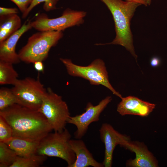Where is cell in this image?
I'll list each match as a JSON object with an SVG mask.
<instances>
[{"mask_svg": "<svg viewBox=\"0 0 167 167\" xmlns=\"http://www.w3.org/2000/svg\"><path fill=\"white\" fill-rule=\"evenodd\" d=\"M99 131L100 139L105 146V156L102 163L104 167H111L115 147L118 144L123 147L126 143L130 140V138L120 133L107 123H103Z\"/></svg>", "mask_w": 167, "mask_h": 167, "instance_id": "30bf717a", "label": "cell"}, {"mask_svg": "<svg viewBox=\"0 0 167 167\" xmlns=\"http://www.w3.org/2000/svg\"><path fill=\"white\" fill-rule=\"evenodd\" d=\"M123 147L135 154V159L127 161V166L133 167L158 166V162L156 159L144 144L130 140L126 143Z\"/></svg>", "mask_w": 167, "mask_h": 167, "instance_id": "7c38bea8", "label": "cell"}, {"mask_svg": "<svg viewBox=\"0 0 167 167\" xmlns=\"http://www.w3.org/2000/svg\"><path fill=\"white\" fill-rule=\"evenodd\" d=\"M110 11L114 21L116 36L110 43L96 45H118L124 47L136 59L130 22L136 8L141 4L122 0H100Z\"/></svg>", "mask_w": 167, "mask_h": 167, "instance_id": "7a4b0ae2", "label": "cell"}, {"mask_svg": "<svg viewBox=\"0 0 167 167\" xmlns=\"http://www.w3.org/2000/svg\"><path fill=\"white\" fill-rule=\"evenodd\" d=\"M18 6L22 14L26 11L33 0H10Z\"/></svg>", "mask_w": 167, "mask_h": 167, "instance_id": "603a6c76", "label": "cell"}, {"mask_svg": "<svg viewBox=\"0 0 167 167\" xmlns=\"http://www.w3.org/2000/svg\"><path fill=\"white\" fill-rule=\"evenodd\" d=\"M63 36L61 31H39L33 34L18 53L21 61L28 63L44 61L50 49Z\"/></svg>", "mask_w": 167, "mask_h": 167, "instance_id": "3957f363", "label": "cell"}, {"mask_svg": "<svg viewBox=\"0 0 167 167\" xmlns=\"http://www.w3.org/2000/svg\"><path fill=\"white\" fill-rule=\"evenodd\" d=\"M39 142L13 137L5 143L16 153L18 156L28 157L36 153Z\"/></svg>", "mask_w": 167, "mask_h": 167, "instance_id": "9a60e30c", "label": "cell"}, {"mask_svg": "<svg viewBox=\"0 0 167 167\" xmlns=\"http://www.w3.org/2000/svg\"><path fill=\"white\" fill-rule=\"evenodd\" d=\"M33 64L34 67L37 71L40 72H44V66L42 62L37 61Z\"/></svg>", "mask_w": 167, "mask_h": 167, "instance_id": "d4e9b609", "label": "cell"}, {"mask_svg": "<svg viewBox=\"0 0 167 167\" xmlns=\"http://www.w3.org/2000/svg\"><path fill=\"white\" fill-rule=\"evenodd\" d=\"M11 88L17 100V104L32 110L39 111L47 89L37 79L27 77L18 79Z\"/></svg>", "mask_w": 167, "mask_h": 167, "instance_id": "8992f818", "label": "cell"}, {"mask_svg": "<svg viewBox=\"0 0 167 167\" xmlns=\"http://www.w3.org/2000/svg\"><path fill=\"white\" fill-rule=\"evenodd\" d=\"M18 10L16 8L0 7V16H4L14 14H17Z\"/></svg>", "mask_w": 167, "mask_h": 167, "instance_id": "cb8c5ba5", "label": "cell"}, {"mask_svg": "<svg viewBox=\"0 0 167 167\" xmlns=\"http://www.w3.org/2000/svg\"><path fill=\"white\" fill-rule=\"evenodd\" d=\"M18 155L5 143L0 142V167H10Z\"/></svg>", "mask_w": 167, "mask_h": 167, "instance_id": "d6986e66", "label": "cell"}, {"mask_svg": "<svg viewBox=\"0 0 167 167\" xmlns=\"http://www.w3.org/2000/svg\"><path fill=\"white\" fill-rule=\"evenodd\" d=\"M59 0H33L26 11L22 15V18L27 17L33 9L40 3L44 2L43 9L46 11H49L55 9L56 5Z\"/></svg>", "mask_w": 167, "mask_h": 167, "instance_id": "44dd1931", "label": "cell"}, {"mask_svg": "<svg viewBox=\"0 0 167 167\" xmlns=\"http://www.w3.org/2000/svg\"><path fill=\"white\" fill-rule=\"evenodd\" d=\"M31 21H26L21 28L5 40L0 43V60L13 64L21 61L15 51L17 43L25 32L32 28Z\"/></svg>", "mask_w": 167, "mask_h": 167, "instance_id": "8fae6325", "label": "cell"}, {"mask_svg": "<svg viewBox=\"0 0 167 167\" xmlns=\"http://www.w3.org/2000/svg\"><path fill=\"white\" fill-rule=\"evenodd\" d=\"M13 64L0 60V84L14 85L17 81L18 74Z\"/></svg>", "mask_w": 167, "mask_h": 167, "instance_id": "e0dca14e", "label": "cell"}, {"mask_svg": "<svg viewBox=\"0 0 167 167\" xmlns=\"http://www.w3.org/2000/svg\"><path fill=\"white\" fill-rule=\"evenodd\" d=\"M17 104L16 97L11 89L2 87L0 89V111Z\"/></svg>", "mask_w": 167, "mask_h": 167, "instance_id": "ffe728a7", "label": "cell"}, {"mask_svg": "<svg viewBox=\"0 0 167 167\" xmlns=\"http://www.w3.org/2000/svg\"><path fill=\"white\" fill-rule=\"evenodd\" d=\"M125 1L130 2H134L139 3L141 5H143L146 6H147L146 0H125Z\"/></svg>", "mask_w": 167, "mask_h": 167, "instance_id": "4316f807", "label": "cell"}, {"mask_svg": "<svg viewBox=\"0 0 167 167\" xmlns=\"http://www.w3.org/2000/svg\"><path fill=\"white\" fill-rule=\"evenodd\" d=\"M152 0H146V2L147 5H150Z\"/></svg>", "mask_w": 167, "mask_h": 167, "instance_id": "83f0119b", "label": "cell"}, {"mask_svg": "<svg viewBox=\"0 0 167 167\" xmlns=\"http://www.w3.org/2000/svg\"><path fill=\"white\" fill-rule=\"evenodd\" d=\"M118 104V112L121 115H135L146 117L153 111L156 105L134 96L122 97Z\"/></svg>", "mask_w": 167, "mask_h": 167, "instance_id": "4fadbf2b", "label": "cell"}, {"mask_svg": "<svg viewBox=\"0 0 167 167\" xmlns=\"http://www.w3.org/2000/svg\"><path fill=\"white\" fill-rule=\"evenodd\" d=\"M60 60L70 75L87 79L92 85H102L110 90L114 94L121 98L122 97L109 83L105 63L102 59H96L86 66L75 64L69 59L60 58Z\"/></svg>", "mask_w": 167, "mask_h": 167, "instance_id": "5b68a950", "label": "cell"}, {"mask_svg": "<svg viewBox=\"0 0 167 167\" xmlns=\"http://www.w3.org/2000/svg\"><path fill=\"white\" fill-rule=\"evenodd\" d=\"M86 15L84 11L67 8L61 16L55 18H49L44 13L39 14L31 24L32 28L39 31H62L83 23Z\"/></svg>", "mask_w": 167, "mask_h": 167, "instance_id": "ba28073f", "label": "cell"}, {"mask_svg": "<svg viewBox=\"0 0 167 167\" xmlns=\"http://www.w3.org/2000/svg\"><path fill=\"white\" fill-rule=\"evenodd\" d=\"M0 115L11 126L13 137L40 142L53 130L41 112L17 104L0 110Z\"/></svg>", "mask_w": 167, "mask_h": 167, "instance_id": "6da1fadb", "label": "cell"}, {"mask_svg": "<svg viewBox=\"0 0 167 167\" xmlns=\"http://www.w3.org/2000/svg\"><path fill=\"white\" fill-rule=\"evenodd\" d=\"M69 143L76 157L75 161L71 167H104L103 163L94 159L83 141L81 139H71Z\"/></svg>", "mask_w": 167, "mask_h": 167, "instance_id": "5bb4252c", "label": "cell"}, {"mask_svg": "<svg viewBox=\"0 0 167 167\" xmlns=\"http://www.w3.org/2000/svg\"><path fill=\"white\" fill-rule=\"evenodd\" d=\"M46 158V156L36 154L28 157L18 156L10 167H38Z\"/></svg>", "mask_w": 167, "mask_h": 167, "instance_id": "ac0fdd59", "label": "cell"}, {"mask_svg": "<svg viewBox=\"0 0 167 167\" xmlns=\"http://www.w3.org/2000/svg\"><path fill=\"white\" fill-rule=\"evenodd\" d=\"M112 100L111 96H107L96 105L89 102L84 112L75 116H70L67 123L76 126L77 129L74 133L76 139H81L86 133L89 125L93 122L99 121L101 114Z\"/></svg>", "mask_w": 167, "mask_h": 167, "instance_id": "9c48e42d", "label": "cell"}, {"mask_svg": "<svg viewBox=\"0 0 167 167\" xmlns=\"http://www.w3.org/2000/svg\"><path fill=\"white\" fill-rule=\"evenodd\" d=\"M71 137L66 128L61 132H50L40 141L36 154L62 159L71 167L76 159L69 143Z\"/></svg>", "mask_w": 167, "mask_h": 167, "instance_id": "277c9868", "label": "cell"}, {"mask_svg": "<svg viewBox=\"0 0 167 167\" xmlns=\"http://www.w3.org/2000/svg\"><path fill=\"white\" fill-rule=\"evenodd\" d=\"M22 26L21 19L17 14L0 16V43L17 31Z\"/></svg>", "mask_w": 167, "mask_h": 167, "instance_id": "2e32d148", "label": "cell"}, {"mask_svg": "<svg viewBox=\"0 0 167 167\" xmlns=\"http://www.w3.org/2000/svg\"><path fill=\"white\" fill-rule=\"evenodd\" d=\"M160 63V59L156 57L152 58L150 61V64L153 67H156L158 66Z\"/></svg>", "mask_w": 167, "mask_h": 167, "instance_id": "484cf974", "label": "cell"}, {"mask_svg": "<svg viewBox=\"0 0 167 167\" xmlns=\"http://www.w3.org/2000/svg\"><path fill=\"white\" fill-rule=\"evenodd\" d=\"M47 89L39 111L45 116L54 131L61 132L66 128L71 116L68 105L61 96L50 88Z\"/></svg>", "mask_w": 167, "mask_h": 167, "instance_id": "52a82bcc", "label": "cell"}, {"mask_svg": "<svg viewBox=\"0 0 167 167\" xmlns=\"http://www.w3.org/2000/svg\"><path fill=\"white\" fill-rule=\"evenodd\" d=\"M12 137L13 131L11 126L0 115V142L5 143Z\"/></svg>", "mask_w": 167, "mask_h": 167, "instance_id": "7402d4cb", "label": "cell"}]
</instances>
